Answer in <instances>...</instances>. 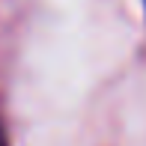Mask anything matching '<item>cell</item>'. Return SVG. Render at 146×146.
Segmentation results:
<instances>
[{"instance_id": "cell-1", "label": "cell", "mask_w": 146, "mask_h": 146, "mask_svg": "<svg viewBox=\"0 0 146 146\" xmlns=\"http://www.w3.org/2000/svg\"><path fill=\"white\" fill-rule=\"evenodd\" d=\"M0 146H9V143H6V131H3V125H0Z\"/></svg>"}]
</instances>
